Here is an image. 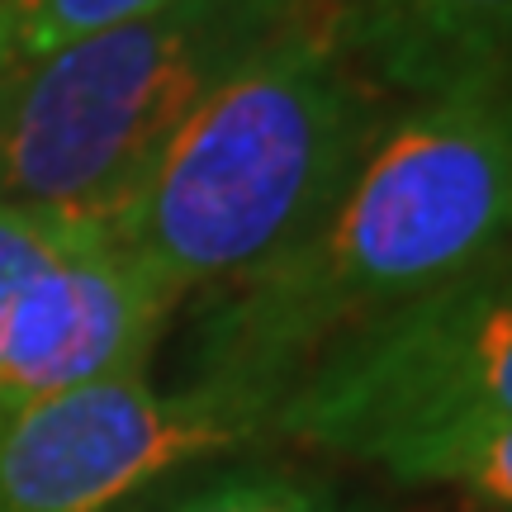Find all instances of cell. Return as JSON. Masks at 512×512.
<instances>
[{
  "label": "cell",
  "mask_w": 512,
  "mask_h": 512,
  "mask_svg": "<svg viewBox=\"0 0 512 512\" xmlns=\"http://www.w3.org/2000/svg\"><path fill=\"white\" fill-rule=\"evenodd\" d=\"M0 5H5V0H0Z\"/></svg>",
  "instance_id": "4fadbf2b"
},
{
  "label": "cell",
  "mask_w": 512,
  "mask_h": 512,
  "mask_svg": "<svg viewBox=\"0 0 512 512\" xmlns=\"http://www.w3.org/2000/svg\"><path fill=\"white\" fill-rule=\"evenodd\" d=\"M389 110L351 10L299 0L204 95L110 233L181 299L228 290L323 219Z\"/></svg>",
  "instance_id": "7a4b0ae2"
},
{
  "label": "cell",
  "mask_w": 512,
  "mask_h": 512,
  "mask_svg": "<svg viewBox=\"0 0 512 512\" xmlns=\"http://www.w3.org/2000/svg\"><path fill=\"white\" fill-rule=\"evenodd\" d=\"M512 247V76L408 95L290 252L200 299L181 394L238 441L351 332Z\"/></svg>",
  "instance_id": "6da1fadb"
},
{
  "label": "cell",
  "mask_w": 512,
  "mask_h": 512,
  "mask_svg": "<svg viewBox=\"0 0 512 512\" xmlns=\"http://www.w3.org/2000/svg\"><path fill=\"white\" fill-rule=\"evenodd\" d=\"M233 446L223 422L147 375L86 384L0 422V512H105Z\"/></svg>",
  "instance_id": "5b68a950"
},
{
  "label": "cell",
  "mask_w": 512,
  "mask_h": 512,
  "mask_svg": "<svg viewBox=\"0 0 512 512\" xmlns=\"http://www.w3.org/2000/svg\"><path fill=\"white\" fill-rule=\"evenodd\" d=\"M185 299L110 228H76L24 290L0 337V422L86 384L147 375Z\"/></svg>",
  "instance_id": "8992f818"
},
{
  "label": "cell",
  "mask_w": 512,
  "mask_h": 512,
  "mask_svg": "<svg viewBox=\"0 0 512 512\" xmlns=\"http://www.w3.org/2000/svg\"><path fill=\"white\" fill-rule=\"evenodd\" d=\"M76 228H86V223L0 204V337H5V318L15 309V294L24 290V280L72 238Z\"/></svg>",
  "instance_id": "8fae6325"
},
{
  "label": "cell",
  "mask_w": 512,
  "mask_h": 512,
  "mask_svg": "<svg viewBox=\"0 0 512 512\" xmlns=\"http://www.w3.org/2000/svg\"><path fill=\"white\" fill-rule=\"evenodd\" d=\"M171 5L181 0H5L0 5V72L86 34L171 10Z\"/></svg>",
  "instance_id": "30bf717a"
},
{
  "label": "cell",
  "mask_w": 512,
  "mask_h": 512,
  "mask_svg": "<svg viewBox=\"0 0 512 512\" xmlns=\"http://www.w3.org/2000/svg\"><path fill=\"white\" fill-rule=\"evenodd\" d=\"M162 512H384L318 475H294L280 465H238L171 498Z\"/></svg>",
  "instance_id": "9c48e42d"
},
{
  "label": "cell",
  "mask_w": 512,
  "mask_h": 512,
  "mask_svg": "<svg viewBox=\"0 0 512 512\" xmlns=\"http://www.w3.org/2000/svg\"><path fill=\"white\" fill-rule=\"evenodd\" d=\"M375 465L408 489H451L484 508L512 512V418L441 427L389 446Z\"/></svg>",
  "instance_id": "ba28073f"
},
{
  "label": "cell",
  "mask_w": 512,
  "mask_h": 512,
  "mask_svg": "<svg viewBox=\"0 0 512 512\" xmlns=\"http://www.w3.org/2000/svg\"><path fill=\"white\" fill-rule=\"evenodd\" d=\"M299 0H181L0 72V204L110 228L166 143Z\"/></svg>",
  "instance_id": "3957f363"
},
{
  "label": "cell",
  "mask_w": 512,
  "mask_h": 512,
  "mask_svg": "<svg viewBox=\"0 0 512 512\" xmlns=\"http://www.w3.org/2000/svg\"><path fill=\"white\" fill-rule=\"evenodd\" d=\"M323 5H342V10H356L361 0H323Z\"/></svg>",
  "instance_id": "7c38bea8"
},
{
  "label": "cell",
  "mask_w": 512,
  "mask_h": 512,
  "mask_svg": "<svg viewBox=\"0 0 512 512\" xmlns=\"http://www.w3.org/2000/svg\"><path fill=\"white\" fill-rule=\"evenodd\" d=\"M351 48L389 95L512 76V0H361Z\"/></svg>",
  "instance_id": "52a82bcc"
},
{
  "label": "cell",
  "mask_w": 512,
  "mask_h": 512,
  "mask_svg": "<svg viewBox=\"0 0 512 512\" xmlns=\"http://www.w3.org/2000/svg\"><path fill=\"white\" fill-rule=\"evenodd\" d=\"M498 418H512V247L332 342L261 437L380 460L441 427Z\"/></svg>",
  "instance_id": "277c9868"
}]
</instances>
